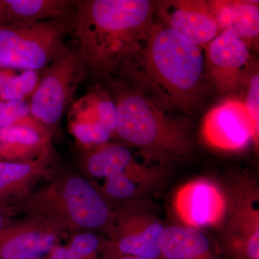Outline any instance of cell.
<instances>
[{
	"mask_svg": "<svg viewBox=\"0 0 259 259\" xmlns=\"http://www.w3.org/2000/svg\"><path fill=\"white\" fill-rule=\"evenodd\" d=\"M113 75L168 112L193 111L205 93L203 49L161 23Z\"/></svg>",
	"mask_w": 259,
	"mask_h": 259,
	"instance_id": "obj_1",
	"label": "cell"
},
{
	"mask_svg": "<svg viewBox=\"0 0 259 259\" xmlns=\"http://www.w3.org/2000/svg\"><path fill=\"white\" fill-rule=\"evenodd\" d=\"M149 0H76L71 36L90 74L112 76L157 22Z\"/></svg>",
	"mask_w": 259,
	"mask_h": 259,
	"instance_id": "obj_2",
	"label": "cell"
},
{
	"mask_svg": "<svg viewBox=\"0 0 259 259\" xmlns=\"http://www.w3.org/2000/svg\"><path fill=\"white\" fill-rule=\"evenodd\" d=\"M102 80L115 102V136L149 159L171 161L188 154L190 140L180 120L118 76Z\"/></svg>",
	"mask_w": 259,
	"mask_h": 259,
	"instance_id": "obj_3",
	"label": "cell"
},
{
	"mask_svg": "<svg viewBox=\"0 0 259 259\" xmlns=\"http://www.w3.org/2000/svg\"><path fill=\"white\" fill-rule=\"evenodd\" d=\"M72 28L73 16L0 25V69L40 72L64 50Z\"/></svg>",
	"mask_w": 259,
	"mask_h": 259,
	"instance_id": "obj_4",
	"label": "cell"
},
{
	"mask_svg": "<svg viewBox=\"0 0 259 259\" xmlns=\"http://www.w3.org/2000/svg\"><path fill=\"white\" fill-rule=\"evenodd\" d=\"M88 75L75 46L64 51L40 71L37 88L29 100L32 117L52 130L74 102L75 93Z\"/></svg>",
	"mask_w": 259,
	"mask_h": 259,
	"instance_id": "obj_5",
	"label": "cell"
},
{
	"mask_svg": "<svg viewBox=\"0 0 259 259\" xmlns=\"http://www.w3.org/2000/svg\"><path fill=\"white\" fill-rule=\"evenodd\" d=\"M250 49L236 34L223 31L204 48V67L209 82L221 94L244 88L252 65Z\"/></svg>",
	"mask_w": 259,
	"mask_h": 259,
	"instance_id": "obj_6",
	"label": "cell"
},
{
	"mask_svg": "<svg viewBox=\"0 0 259 259\" xmlns=\"http://www.w3.org/2000/svg\"><path fill=\"white\" fill-rule=\"evenodd\" d=\"M202 134L212 147L239 151L251 142H258V127L250 118L243 100L229 97L206 114Z\"/></svg>",
	"mask_w": 259,
	"mask_h": 259,
	"instance_id": "obj_7",
	"label": "cell"
},
{
	"mask_svg": "<svg viewBox=\"0 0 259 259\" xmlns=\"http://www.w3.org/2000/svg\"><path fill=\"white\" fill-rule=\"evenodd\" d=\"M161 23L204 49L220 33L207 1L165 0L156 3Z\"/></svg>",
	"mask_w": 259,
	"mask_h": 259,
	"instance_id": "obj_8",
	"label": "cell"
},
{
	"mask_svg": "<svg viewBox=\"0 0 259 259\" xmlns=\"http://www.w3.org/2000/svg\"><path fill=\"white\" fill-rule=\"evenodd\" d=\"M175 209L187 226H212L224 217L226 202L215 185L204 180L189 182L177 192Z\"/></svg>",
	"mask_w": 259,
	"mask_h": 259,
	"instance_id": "obj_9",
	"label": "cell"
},
{
	"mask_svg": "<svg viewBox=\"0 0 259 259\" xmlns=\"http://www.w3.org/2000/svg\"><path fill=\"white\" fill-rule=\"evenodd\" d=\"M51 131L31 115L8 127L0 128V161H28L47 154Z\"/></svg>",
	"mask_w": 259,
	"mask_h": 259,
	"instance_id": "obj_10",
	"label": "cell"
},
{
	"mask_svg": "<svg viewBox=\"0 0 259 259\" xmlns=\"http://www.w3.org/2000/svg\"><path fill=\"white\" fill-rule=\"evenodd\" d=\"M62 197L68 216L79 228H100L108 220L109 209L105 201L82 177H71L66 181Z\"/></svg>",
	"mask_w": 259,
	"mask_h": 259,
	"instance_id": "obj_11",
	"label": "cell"
},
{
	"mask_svg": "<svg viewBox=\"0 0 259 259\" xmlns=\"http://www.w3.org/2000/svg\"><path fill=\"white\" fill-rule=\"evenodd\" d=\"M220 32L236 34L248 46L258 44V1L250 0H213L207 1Z\"/></svg>",
	"mask_w": 259,
	"mask_h": 259,
	"instance_id": "obj_12",
	"label": "cell"
},
{
	"mask_svg": "<svg viewBox=\"0 0 259 259\" xmlns=\"http://www.w3.org/2000/svg\"><path fill=\"white\" fill-rule=\"evenodd\" d=\"M85 163L89 173L97 178L107 179L125 173L147 182L148 176L154 175L153 170L139 164L129 148L122 144L107 143L94 148L87 156Z\"/></svg>",
	"mask_w": 259,
	"mask_h": 259,
	"instance_id": "obj_13",
	"label": "cell"
},
{
	"mask_svg": "<svg viewBox=\"0 0 259 259\" xmlns=\"http://www.w3.org/2000/svg\"><path fill=\"white\" fill-rule=\"evenodd\" d=\"M161 258L218 259L203 232L190 226L164 228L159 242Z\"/></svg>",
	"mask_w": 259,
	"mask_h": 259,
	"instance_id": "obj_14",
	"label": "cell"
},
{
	"mask_svg": "<svg viewBox=\"0 0 259 259\" xmlns=\"http://www.w3.org/2000/svg\"><path fill=\"white\" fill-rule=\"evenodd\" d=\"M56 242L48 231L5 227L0 231V259H39L54 249Z\"/></svg>",
	"mask_w": 259,
	"mask_h": 259,
	"instance_id": "obj_15",
	"label": "cell"
},
{
	"mask_svg": "<svg viewBox=\"0 0 259 259\" xmlns=\"http://www.w3.org/2000/svg\"><path fill=\"white\" fill-rule=\"evenodd\" d=\"M76 0H5L0 25L71 18Z\"/></svg>",
	"mask_w": 259,
	"mask_h": 259,
	"instance_id": "obj_16",
	"label": "cell"
},
{
	"mask_svg": "<svg viewBox=\"0 0 259 259\" xmlns=\"http://www.w3.org/2000/svg\"><path fill=\"white\" fill-rule=\"evenodd\" d=\"M67 112L71 133L83 146L96 148L107 144L113 136L102 123L96 110L86 97L73 102Z\"/></svg>",
	"mask_w": 259,
	"mask_h": 259,
	"instance_id": "obj_17",
	"label": "cell"
},
{
	"mask_svg": "<svg viewBox=\"0 0 259 259\" xmlns=\"http://www.w3.org/2000/svg\"><path fill=\"white\" fill-rule=\"evenodd\" d=\"M164 227L151 218H141L120 237L117 248L131 256L161 258L160 238Z\"/></svg>",
	"mask_w": 259,
	"mask_h": 259,
	"instance_id": "obj_18",
	"label": "cell"
},
{
	"mask_svg": "<svg viewBox=\"0 0 259 259\" xmlns=\"http://www.w3.org/2000/svg\"><path fill=\"white\" fill-rule=\"evenodd\" d=\"M40 76L39 71L0 69V101L30 100Z\"/></svg>",
	"mask_w": 259,
	"mask_h": 259,
	"instance_id": "obj_19",
	"label": "cell"
},
{
	"mask_svg": "<svg viewBox=\"0 0 259 259\" xmlns=\"http://www.w3.org/2000/svg\"><path fill=\"white\" fill-rule=\"evenodd\" d=\"M45 156L36 161H0V200L9 195L20 182L29 176L42 163Z\"/></svg>",
	"mask_w": 259,
	"mask_h": 259,
	"instance_id": "obj_20",
	"label": "cell"
},
{
	"mask_svg": "<svg viewBox=\"0 0 259 259\" xmlns=\"http://www.w3.org/2000/svg\"><path fill=\"white\" fill-rule=\"evenodd\" d=\"M243 88L245 108L255 125L259 127V73L255 63H252Z\"/></svg>",
	"mask_w": 259,
	"mask_h": 259,
	"instance_id": "obj_21",
	"label": "cell"
},
{
	"mask_svg": "<svg viewBox=\"0 0 259 259\" xmlns=\"http://www.w3.org/2000/svg\"><path fill=\"white\" fill-rule=\"evenodd\" d=\"M29 116V100L0 101V128L15 125Z\"/></svg>",
	"mask_w": 259,
	"mask_h": 259,
	"instance_id": "obj_22",
	"label": "cell"
},
{
	"mask_svg": "<svg viewBox=\"0 0 259 259\" xmlns=\"http://www.w3.org/2000/svg\"><path fill=\"white\" fill-rule=\"evenodd\" d=\"M105 190L115 198H127L136 193V184L141 181L128 174L121 173L106 179Z\"/></svg>",
	"mask_w": 259,
	"mask_h": 259,
	"instance_id": "obj_23",
	"label": "cell"
},
{
	"mask_svg": "<svg viewBox=\"0 0 259 259\" xmlns=\"http://www.w3.org/2000/svg\"><path fill=\"white\" fill-rule=\"evenodd\" d=\"M99 240L96 236L90 233H80L73 238L69 250L77 259H81L96 251Z\"/></svg>",
	"mask_w": 259,
	"mask_h": 259,
	"instance_id": "obj_24",
	"label": "cell"
},
{
	"mask_svg": "<svg viewBox=\"0 0 259 259\" xmlns=\"http://www.w3.org/2000/svg\"><path fill=\"white\" fill-rule=\"evenodd\" d=\"M51 259H77L69 248L54 247L51 252Z\"/></svg>",
	"mask_w": 259,
	"mask_h": 259,
	"instance_id": "obj_25",
	"label": "cell"
},
{
	"mask_svg": "<svg viewBox=\"0 0 259 259\" xmlns=\"http://www.w3.org/2000/svg\"><path fill=\"white\" fill-rule=\"evenodd\" d=\"M6 218H5L4 214H3V212H2L1 209H0V231L6 227Z\"/></svg>",
	"mask_w": 259,
	"mask_h": 259,
	"instance_id": "obj_26",
	"label": "cell"
},
{
	"mask_svg": "<svg viewBox=\"0 0 259 259\" xmlns=\"http://www.w3.org/2000/svg\"><path fill=\"white\" fill-rule=\"evenodd\" d=\"M117 259H158L153 258H146V257L131 256V255H125Z\"/></svg>",
	"mask_w": 259,
	"mask_h": 259,
	"instance_id": "obj_27",
	"label": "cell"
},
{
	"mask_svg": "<svg viewBox=\"0 0 259 259\" xmlns=\"http://www.w3.org/2000/svg\"><path fill=\"white\" fill-rule=\"evenodd\" d=\"M5 8V0H0V20H1L2 15Z\"/></svg>",
	"mask_w": 259,
	"mask_h": 259,
	"instance_id": "obj_28",
	"label": "cell"
}]
</instances>
